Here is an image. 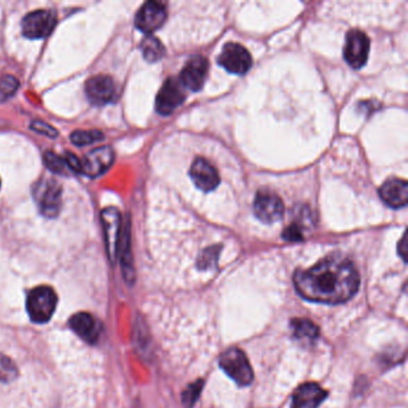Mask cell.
Returning <instances> with one entry per match:
<instances>
[{
  "instance_id": "6da1fadb",
  "label": "cell",
  "mask_w": 408,
  "mask_h": 408,
  "mask_svg": "<svg viewBox=\"0 0 408 408\" xmlns=\"http://www.w3.org/2000/svg\"><path fill=\"white\" fill-rule=\"evenodd\" d=\"M297 292L317 303L338 304L351 300L359 289V274L351 261L330 255L308 269L294 275Z\"/></svg>"
},
{
  "instance_id": "7a4b0ae2",
  "label": "cell",
  "mask_w": 408,
  "mask_h": 408,
  "mask_svg": "<svg viewBox=\"0 0 408 408\" xmlns=\"http://www.w3.org/2000/svg\"><path fill=\"white\" fill-rule=\"evenodd\" d=\"M34 199L44 217H58L62 204V189L60 185L54 178L41 180L34 187Z\"/></svg>"
},
{
  "instance_id": "3957f363",
  "label": "cell",
  "mask_w": 408,
  "mask_h": 408,
  "mask_svg": "<svg viewBox=\"0 0 408 408\" xmlns=\"http://www.w3.org/2000/svg\"><path fill=\"white\" fill-rule=\"evenodd\" d=\"M57 304L58 296L52 287H35L28 296L26 310L33 321L44 323L51 320L57 309Z\"/></svg>"
},
{
  "instance_id": "277c9868",
  "label": "cell",
  "mask_w": 408,
  "mask_h": 408,
  "mask_svg": "<svg viewBox=\"0 0 408 408\" xmlns=\"http://www.w3.org/2000/svg\"><path fill=\"white\" fill-rule=\"evenodd\" d=\"M219 365L239 386H248L254 380L252 366L246 355L239 348H231L224 352L219 358Z\"/></svg>"
},
{
  "instance_id": "5b68a950",
  "label": "cell",
  "mask_w": 408,
  "mask_h": 408,
  "mask_svg": "<svg viewBox=\"0 0 408 408\" xmlns=\"http://www.w3.org/2000/svg\"><path fill=\"white\" fill-rule=\"evenodd\" d=\"M370 40L365 33L352 29L346 35L343 58L352 69L358 70L366 64L369 57Z\"/></svg>"
},
{
  "instance_id": "8992f818",
  "label": "cell",
  "mask_w": 408,
  "mask_h": 408,
  "mask_svg": "<svg viewBox=\"0 0 408 408\" xmlns=\"http://www.w3.org/2000/svg\"><path fill=\"white\" fill-rule=\"evenodd\" d=\"M218 64L230 74L242 76L250 70L253 59L250 53L242 44L230 42L223 48L218 57Z\"/></svg>"
},
{
  "instance_id": "52a82bcc",
  "label": "cell",
  "mask_w": 408,
  "mask_h": 408,
  "mask_svg": "<svg viewBox=\"0 0 408 408\" xmlns=\"http://www.w3.org/2000/svg\"><path fill=\"white\" fill-rule=\"evenodd\" d=\"M185 100H186V92H185L182 83L180 82L178 78L170 77L165 80L161 90L157 94V113L161 115H170L175 109H178L182 105Z\"/></svg>"
},
{
  "instance_id": "ba28073f",
  "label": "cell",
  "mask_w": 408,
  "mask_h": 408,
  "mask_svg": "<svg viewBox=\"0 0 408 408\" xmlns=\"http://www.w3.org/2000/svg\"><path fill=\"white\" fill-rule=\"evenodd\" d=\"M253 210L259 221L266 224H273L282 219L284 204L273 192L259 191L254 199Z\"/></svg>"
},
{
  "instance_id": "9c48e42d",
  "label": "cell",
  "mask_w": 408,
  "mask_h": 408,
  "mask_svg": "<svg viewBox=\"0 0 408 408\" xmlns=\"http://www.w3.org/2000/svg\"><path fill=\"white\" fill-rule=\"evenodd\" d=\"M54 26L56 17L51 11L36 10L23 18V35L31 40L44 39L52 33Z\"/></svg>"
},
{
  "instance_id": "30bf717a",
  "label": "cell",
  "mask_w": 408,
  "mask_h": 408,
  "mask_svg": "<svg viewBox=\"0 0 408 408\" xmlns=\"http://www.w3.org/2000/svg\"><path fill=\"white\" fill-rule=\"evenodd\" d=\"M101 222L103 226L109 259L114 261L117 259V244L122 230L121 214L117 207H105L101 213Z\"/></svg>"
},
{
  "instance_id": "8fae6325",
  "label": "cell",
  "mask_w": 408,
  "mask_h": 408,
  "mask_svg": "<svg viewBox=\"0 0 408 408\" xmlns=\"http://www.w3.org/2000/svg\"><path fill=\"white\" fill-rule=\"evenodd\" d=\"M167 19V9L158 1H148L140 8L135 16V26L145 34L158 31Z\"/></svg>"
},
{
  "instance_id": "7c38bea8",
  "label": "cell",
  "mask_w": 408,
  "mask_h": 408,
  "mask_svg": "<svg viewBox=\"0 0 408 408\" xmlns=\"http://www.w3.org/2000/svg\"><path fill=\"white\" fill-rule=\"evenodd\" d=\"M209 72V61L203 56H194L187 61L186 65L181 71L180 82L192 92H199L206 82Z\"/></svg>"
},
{
  "instance_id": "4fadbf2b",
  "label": "cell",
  "mask_w": 408,
  "mask_h": 408,
  "mask_svg": "<svg viewBox=\"0 0 408 408\" xmlns=\"http://www.w3.org/2000/svg\"><path fill=\"white\" fill-rule=\"evenodd\" d=\"M115 158V152L110 146H100L94 148L87 153L84 161H82L83 174L87 175L90 178H97L113 164Z\"/></svg>"
},
{
  "instance_id": "5bb4252c",
  "label": "cell",
  "mask_w": 408,
  "mask_h": 408,
  "mask_svg": "<svg viewBox=\"0 0 408 408\" xmlns=\"http://www.w3.org/2000/svg\"><path fill=\"white\" fill-rule=\"evenodd\" d=\"M85 94L92 105H108L115 97V84L109 76H94L85 83Z\"/></svg>"
},
{
  "instance_id": "9a60e30c",
  "label": "cell",
  "mask_w": 408,
  "mask_h": 408,
  "mask_svg": "<svg viewBox=\"0 0 408 408\" xmlns=\"http://www.w3.org/2000/svg\"><path fill=\"white\" fill-rule=\"evenodd\" d=\"M192 181L203 192H212L221 182L217 169L203 157H198L193 162L189 170Z\"/></svg>"
},
{
  "instance_id": "2e32d148",
  "label": "cell",
  "mask_w": 408,
  "mask_h": 408,
  "mask_svg": "<svg viewBox=\"0 0 408 408\" xmlns=\"http://www.w3.org/2000/svg\"><path fill=\"white\" fill-rule=\"evenodd\" d=\"M380 198L391 209H402L407 205L408 185L405 180L391 178L383 183L380 191Z\"/></svg>"
},
{
  "instance_id": "e0dca14e",
  "label": "cell",
  "mask_w": 408,
  "mask_h": 408,
  "mask_svg": "<svg viewBox=\"0 0 408 408\" xmlns=\"http://www.w3.org/2000/svg\"><path fill=\"white\" fill-rule=\"evenodd\" d=\"M326 396L327 391L317 383H304L292 396V408H317Z\"/></svg>"
},
{
  "instance_id": "ac0fdd59",
  "label": "cell",
  "mask_w": 408,
  "mask_h": 408,
  "mask_svg": "<svg viewBox=\"0 0 408 408\" xmlns=\"http://www.w3.org/2000/svg\"><path fill=\"white\" fill-rule=\"evenodd\" d=\"M70 326L76 334H78L87 343H95L100 339V322L89 313H78L71 317Z\"/></svg>"
},
{
  "instance_id": "d6986e66",
  "label": "cell",
  "mask_w": 408,
  "mask_h": 408,
  "mask_svg": "<svg viewBox=\"0 0 408 408\" xmlns=\"http://www.w3.org/2000/svg\"><path fill=\"white\" fill-rule=\"evenodd\" d=\"M117 257H119L121 264L124 278L127 282L132 284L135 282V269H133V259L130 252V231L128 222L122 226L121 235L117 244Z\"/></svg>"
},
{
  "instance_id": "ffe728a7",
  "label": "cell",
  "mask_w": 408,
  "mask_h": 408,
  "mask_svg": "<svg viewBox=\"0 0 408 408\" xmlns=\"http://www.w3.org/2000/svg\"><path fill=\"white\" fill-rule=\"evenodd\" d=\"M140 49L145 60H148V62H156L164 57V46L155 36H146L140 44Z\"/></svg>"
},
{
  "instance_id": "44dd1931",
  "label": "cell",
  "mask_w": 408,
  "mask_h": 408,
  "mask_svg": "<svg viewBox=\"0 0 408 408\" xmlns=\"http://www.w3.org/2000/svg\"><path fill=\"white\" fill-rule=\"evenodd\" d=\"M291 330L295 338L303 339V340H315L320 334L318 327L307 318L292 320Z\"/></svg>"
},
{
  "instance_id": "7402d4cb",
  "label": "cell",
  "mask_w": 408,
  "mask_h": 408,
  "mask_svg": "<svg viewBox=\"0 0 408 408\" xmlns=\"http://www.w3.org/2000/svg\"><path fill=\"white\" fill-rule=\"evenodd\" d=\"M105 139V135L99 130H74L71 135V142L76 146H87L90 144L99 143Z\"/></svg>"
},
{
  "instance_id": "603a6c76",
  "label": "cell",
  "mask_w": 408,
  "mask_h": 408,
  "mask_svg": "<svg viewBox=\"0 0 408 408\" xmlns=\"http://www.w3.org/2000/svg\"><path fill=\"white\" fill-rule=\"evenodd\" d=\"M44 162L47 169L54 174L69 175L71 173L66 163L65 157L58 156L53 151L44 152Z\"/></svg>"
},
{
  "instance_id": "cb8c5ba5",
  "label": "cell",
  "mask_w": 408,
  "mask_h": 408,
  "mask_svg": "<svg viewBox=\"0 0 408 408\" xmlns=\"http://www.w3.org/2000/svg\"><path fill=\"white\" fill-rule=\"evenodd\" d=\"M204 381L198 380L187 386L186 391L182 393V404L185 408H193L196 401L199 399L200 393L203 391Z\"/></svg>"
},
{
  "instance_id": "d4e9b609",
  "label": "cell",
  "mask_w": 408,
  "mask_h": 408,
  "mask_svg": "<svg viewBox=\"0 0 408 408\" xmlns=\"http://www.w3.org/2000/svg\"><path fill=\"white\" fill-rule=\"evenodd\" d=\"M18 370L16 364L9 357L0 355V381L1 382H11L17 377Z\"/></svg>"
},
{
  "instance_id": "484cf974",
  "label": "cell",
  "mask_w": 408,
  "mask_h": 408,
  "mask_svg": "<svg viewBox=\"0 0 408 408\" xmlns=\"http://www.w3.org/2000/svg\"><path fill=\"white\" fill-rule=\"evenodd\" d=\"M17 79L12 77V76H5L3 78L0 79V96L1 97H10L12 96L16 90L18 89Z\"/></svg>"
},
{
  "instance_id": "4316f807",
  "label": "cell",
  "mask_w": 408,
  "mask_h": 408,
  "mask_svg": "<svg viewBox=\"0 0 408 408\" xmlns=\"http://www.w3.org/2000/svg\"><path fill=\"white\" fill-rule=\"evenodd\" d=\"M31 128L34 130V132H36V133L47 135L49 138H57L58 135H59L58 130H56L54 127L48 125V124H46V122L44 121L31 122Z\"/></svg>"
},
{
  "instance_id": "83f0119b",
  "label": "cell",
  "mask_w": 408,
  "mask_h": 408,
  "mask_svg": "<svg viewBox=\"0 0 408 408\" xmlns=\"http://www.w3.org/2000/svg\"><path fill=\"white\" fill-rule=\"evenodd\" d=\"M282 239L290 242H300L303 239V230L300 226H297L296 223H292L291 226H287V229L282 232Z\"/></svg>"
},
{
  "instance_id": "f1b7e54d",
  "label": "cell",
  "mask_w": 408,
  "mask_h": 408,
  "mask_svg": "<svg viewBox=\"0 0 408 408\" xmlns=\"http://www.w3.org/2000/svg\"><path fill=\"white\" fill-rule=\"evenodd\" d=\"M407 239H406V234H405L404 237L399 242V246H398V252H399L400 257H402L405 262L407 261Z\"/></svg>"
},
{
  "instance_id": "f546056e",
  "label": "cell",
  "mask_w": 408,
  "mask_h": 408,
  "mask_svg": "<svg viewBox=\"0 0 408 408\" xmlns=\"http://www.w3.org/2000/svg\"><path fill=\"white\" fill-rule=\"evenodd\" d=\"M0 186H1V181H0Z\"/></svg>"
}]
</instances>
